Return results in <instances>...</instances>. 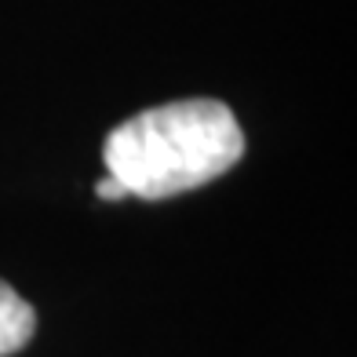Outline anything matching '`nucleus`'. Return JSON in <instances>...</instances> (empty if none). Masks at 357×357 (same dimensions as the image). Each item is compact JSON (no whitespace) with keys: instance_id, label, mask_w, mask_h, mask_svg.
Segmentation results:
<instances>
[{"instance_id":"nucleus-1","label":"nucleus","mask_w":357,"mask_h":357,"mask_svg":"<svg viewBox=\"0 0 357 357\" xmlns=\"http://www.w3.org/2000/svg\"><path fill=\"white\" fill-rule=\"evenodd\" d=\"M245 153V132L219 99H178L135 113L106 135L102 160L128 197L165 201L226 175Z\"/></svg>"},{"instance_id":"nucleus-2","label":"nucleus","mask_w":357,"mask_h":357,"mask_svg":"<svg viewBox=\"0 0 357 357\" xmlns=\"http://www.w3.org/2000/svg\"><path fill=\"white\" fill-rule=\"evenodd\" d=\"M37 328V314L11 284L0 281V357L22 350Z\"/></svg>"},{"instance_id":"nucleus-3","label":"nucleus","mask_w":357,"mask_h":357,"mask_svg":"<svg viewBox=\"0 0 357 357\" xmlns=\"http://www.w3.org/2000/svg\"><path fill=\"white\" fill-rule=\"evenodd\" d=\"M95 193H99L102 201H121V197H128V190L117 183V178L113 175H106V178H99V183H95Z\"/></svg>"}]
</instances>
